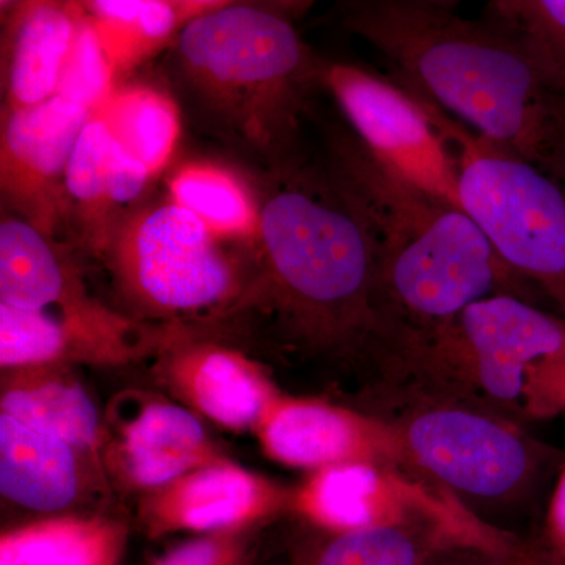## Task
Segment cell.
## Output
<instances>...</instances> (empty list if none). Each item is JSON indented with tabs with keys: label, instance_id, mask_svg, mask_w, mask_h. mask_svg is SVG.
Here are the masks:
<instances>
[{
	"label": "cell",
	"instance_id": "12",
	"mask_svg": "<svg viewBox=\"0 0 565 565\" xmlns=\"http://www.w3.org/2000/svg\"><path fill=\"white\" fill-rule=\"evenodd\" d=\"M255 433L267 457L286 467L313 473L334 465L375 463L419 476L393 427L359 408L280 393Z\"/></svg>",
	"mask_w": 565,
	"mask_h": 565
},
{
	"label": "cell",
	"instance_id": "3",
	"mask_svg": "<svg viewBox=\"0 0 565 565\" xmlns=\"http://www.w3.org/2000/svg\"><path fill=\"white\" fill-rule=\"evenodd\" d=\"M330 169L373 230L386 337L437 329L497 294L523 299L522 281L462 207L397 180L356 137L333 139Z\"/></svg>",
	"mask_w": 565,
	"mask_h": 565
},
{
	"label": "cell",
	"instance_id": "17",
	"mask_svg": "<svg viewBox=\"0 0 565 565\" xmlns=\"http://www.w3.org/2000/svg\"><path fill=\"white\" fill-rule=\"evenodd\" d=\"M2 11L3 109L50 102L84 17L82 2L25 0Z\"/></svg>",
	"mask_w": 565,
	"mask_h": 565
},
{
	"label": "cell",
	"instance_id": "24",
	"mask_svg": "<svg viewBox=\"0 0 565 565\" xmlns=\"http://www.w3.org/2000/svg\"><path fill=\"white\" fill-rule=\"evenodd\" d=\"M126 539L121 520L54 516L3 533L0 565H117Z\"/></svg>",
	"mask_w": 565,
	"mask_h": 565
},
{
	"label": "cell",
	"instance_id": "16",
	"mask_svg": "<svg viewBox=\"0 0 565 565\" xmlns=\"http://www.w3.org/2000/svg\"><path fill=\"white\" fill-rule=\"evenodd\" d=\"M151 180L150 172L93 114L76 141L65 178V215L73 217L88 250L103 256L111 234Z\"/></svg>",
	"mask_w": 565,
	"mask_h": 565
},
{
	"label": "cell",
	"instance_id": "31",
	"mask_svg": "<svg viewBox=\"0 0 565 565\" xmlns=\"http://www.w3.org/2000/svg\"><path fill=\"white\" fill-rule=\"evenodd\" d=\"M537 545L546 555L565 564V462L557 476L555 490L546 509L544 531Z\"/></svg>",
	"mask_w": 565,
	"mask_h": 565
},
{
	"label": "cell",
	"instance_id": "1",
	"mask_svg": "<svg viewBox=\"0 0 565 565\" xmlns=\"http://www.w3.org/2000/svg\"><path fill=\"white\" fill-rule=\"evenodd\" d=\"M253 184L255 280L236 315L269 319L282 351L374 370L385 327L377 245L363 211L332 169L321 173L292 161Z\"/></svg>",
	"mask_w": 565,
	"mask_h": 565
},
{
	"label": "cell",
	"instance_id": "8",
	"mask_svg": "<svg viewBox=\"0 0 565 565\" xmlns=\"http://www.w3.org/2000/svg\"><path fill=\"white\" fill-rule=\"evenodd\" d=\"M433 120L456 148L462 210L520 281L545 292L565 319V188L533 163L494 147L433 104Z\"/></svg>",
	"mask_w": 565,
	"mask_h": 565
},
{
	"label": "cell",
	"instance_id": "2",
	"mask_svg": "<svg viewBox=\"0 0 565 565\" xmlns=\"http://www.w3.org/2000/svg\"><path fill=\"white\" fill-rule=\"evenodd\" d=\"M341 20L405 90L565 188V81L508 22L467 20L434 0L349 2Z\"/></svg>",
	"mask_w": 565,
	"mask_h": 565
},
{
	"label": "cell",
	"instance_id": "20",
	"mask_svg": "<svg viewBox=\"0 0 565 565\" xmlns=\"http://www.w3.org/2000/svg\"><path fill=\"white\" fill-rule=\"evenodd\" d=\"M0 303L22 310L58 307L65 318L107 310L88 294L79 270L55 237L10 212L0 222Z\"/></svg>",
	"mask_w": 565,
	"mask_h": 565
},
{
	"label": "cell",
	"instance_id": "18",
	"mask_svg": "<svg viewBox=\"0 0 565 565\" xmlns=\"http://www.w3.org/2000/svg\"><path fill=\"white\" fill-rule=\"evenodd\" d=\"M96 456L0 414V493L28 511L61 514L95 482Z\"/></svg>",
	"mask_w": 565,
	"mask_h": 565
},
{
	"label": "cell",
	"instance_id": "13",
	"mask_svg": "<svg viewBox=\"0 0 565 565\" xmlns=\"http://www.w3.org/2000/svg\"><path fill=\"white\" fill-rule=\"evenodd\" d=\"M156 373L193 411L232 430H256L280 396L269 375L245 353L195 333L163 326Z\"/></svg>",
	"mask_w": 565,
	"mask_h": 565
},
{
	"label": "cell",
	"instance_id": "29",
	"mask_svg": "<svg viewBox=\"0 0 565 565\" xmlns=\"http://www.w3.org/2000/svg\"><path fill=\"white\" fill-rule=\"evenodd\" d=\"M255 527L217 531L178 546L156 565H248Z\"/></svg>",
	"mask_w": 565,
	"mask_h": 565
},
{
	"label": "cell",
	"instance_id": "10",
	"mask_svg": "<svg viewBox=\"0 0 565 565\" xmlns=\"http://www.w3.org/2000/svg\"><path fill=\"white\" fill-rule=\"evenodd\" d=\"M289 511L326 531L445 522L486 526L484 520L441 487L375 463H344L313 471L292 489Z\"/></svg>",
	"mask_w": 565,
	"mask_h": 565
},
{
	"label": "cell",
	"instance_id": "9",
	"mask_svg": "<svg viewBox=\"0 0 565 565\" xmlns=\"http://www.w3.org/2000/svg\"><path fill=\"white\" fill-rule=\"evenodd\" d=\"M321 87L382 169L416 191L462 207L451 145L422 99L351 63L323 62Z\"/></svg>",
	"mask_w": 565,
	"mask_h": 565
},
{
	"label": "cell",
	"instance_id": "5",
	"mask_svg": "<svg viewBox=\"0 0 565 565\" xmlns=\"http://www.w3.org/2000/svg\"><path fill=\"white\" fill-rule=\"evenodd\" d=\"M564 351V318L497 294L437 329L397 333L375 364L373 384L411 386L523 422L527 367Z\"/></svg>",
	"mask_w": 565,
	"mask_h": 565
},
{
	"label": "cell",
	"instance_id": "25",
	"mask_svg": "<svg viewBox=\"0 0 565 565\" xmlns=\"http://www.w3.org/2000/svg\"><path fill=\"white\" fill-rule=\"evenodd\" d=\"M169 199L195 215L222 239L255 244L259 202L255 184L214 162L192 161L169 180Z\"/></svg>",
	"mask_w": 565,
	"mask_h": 565
},
{
	"label": "cell",
	"instance_id": "15",
	"mask_svg": "<svg viewBox=\"0 0 565 565\" xmlns=\"http://www.w3.org/2000/svg\"><path fill=\"white\" fill-rule=\"evenodd\" d=\"M516 539L492 525L445 522L326 531L305 527L294 542L291 565H438L460 550L509 555Z\"/></svg>",
	"mask_w": 565,
	"mask_h": 565
},
{
	"label": "cell",
	"instance_id": "26",
	"mask_svg": "<svg viewBox=\"0 0 565 565\" xmlns=\"http://www.w3.org/2000/svg\"><path fill=\"white\" fill-rule=\"evenodd\" d=\"M95 115L152 178L167 169L182 128L181 110L172 96L150 85H126L115 88Z\"/></svg>",
	"mask_w": 565,
	"mask_h": 565
},
{
	"label": "cell",
	"instance_id": "23",
	"mask_svg": "<svg viewBox=\"0 0 565 565\" xmlns=\"http://www.w3.org/2000/svg\"><path fill=\"white\" fill-rule=\"evenodd\" d=\"M223 0H92L84 2L117 81L166 47L185 25L221 7Z\"/></svg>",
	"mask_w": 565,
	"mask_h": 565
},
{
	"label": "cell",
	"instance_id": "21",
	"mask_svg": "<svg viewBox=\"0 0 565 565\" xmlns=\"http://www.w3.org/2000/svg\"><path fill=\"white\" fill-rule=\"evenodd\" d=\"M68 364L6 370L0 407L31 429L93 452L102 440V422L90 394L70 374Z\"/></svg>",
	"mask_w": 565,
	"mask_h": 565
},
{
	"label": "cell",
	"instance_id": "19",
	"mask_svg": "<svg viewBox=\"0 0 565 565\" xmlns=\"http://www.w3.org/2000/svg\"><path fill=\"white\" fill-rule=\"evenodd\" d=\"M111 459L129 486L148 493L223 460L195 414L163 399H148L121 424Z\"/></svg>",
	"mask_w": 565,
	"mask_h": 565
},
{
	"label": "cell",
	"instance_id": "27",
	"mask_svg": "<svg viewBox=\"0 0 565 565\" xmlns=\"http://www.w3.org/2000/svg\"><path fill=\"white\" fill-rule=\"evenodd\" d=\"M117 88V77L88 14L82 17L57 95L95 114Z\"/></svg>",
	"mask_w": 565,
	"mask_h": 565
},
{
	"label": "cell",
	"instance_id": "14",
	"mask_svg": "<svg viewBox=\"0 0 565 565\" xmlns=\"http://www.w3.org/2000/svg\"><path fill=\"white\" fill-rule=\"evenodd\" d=\"M292 489L222 460L147 493L140 520L151 535L256 527L289 511Z\"/></svg>",
	"mask_w": 565,
	"mask_h": 565
},
{
	"label": "cell",
	"instance_id": "11",
	"mask_svg": "<svg viewBox=\"0 0 565 565\" xmlns=\"http://www.w3.org/2000/svg\"><path fill=\"white\" fill-rule=\"evenodd\" d=\"M92 111L54 96L28 109H2L0 193L3 210L55 237L65 217L71 154Z\"/></svg>",
	"mask_w": 565,
	"mask_h": 565
},
{
	"label": "cell",
	"instance_id": "4",
	"mask_svg": "<svg viewBox=\"0 0 565 565\" xmlns=\"http://www.w3.org/2000/svg\"><path fill=\"white\" fill-rule=\"evenodd\" d=\"M286 11L223 2L185 25L172 46L174 74L192 109L264 170L296 159L308 98L321 87L323 62Z\"/></svg>",
	"mask_w": 565,
	"mask_h": 565
},
{
	"label": "cell",
	"instance_id": "7",
	"mask_svg": "<svg viewBox=\"0 0 565 565\" xmlns=\"http://www.w3.org/2000/svg\"><path fill=\"white\" fill-rule=\"evenodd\" d=\"M364 411L393 427L416 473L465 505L520 500L546 455L519 419L411 386L374 382Z\"/></svg>",
	"mask_w": 565,
	"mask_h": 565
},
{
	"label": "cell",
	"instance_id": "30",
	"mask_svg": "<svg viewBox=\"0 0 565 565\" xmlns=\"http://www.w3.org/2000/svg\"><path fill=\"white\" fill-rule=\"evenodd\" d=\"M522 412L525 419L565 416V351L527 367Z\"/></svg>",
	"mask_w": 565,
	"mask_h": 565
},
{
	"label": "cell",
	"instance_id": "28",
	"mask_svg": "<svg viewBox=\"0 0 565 565\" xmlns=\"http://www.w3.org/2000/svg\"><path fill=\"white\" fill-rule=\"evenodd\" d=\"M487 11L526 36L565 81V0H504Z\"/></svg>",
	"mask_w": 565,
	"mask_h": 565
},
{
	"label": "cell",
	"instance_id": "22",
	"mask_svg": "<svg viewBox=\"0 0 565 565\" xmlns=\"http://www.w3.org/2000/svg\"><path fill=\"white\" fill-rule=\"evenodd\" d=\"M125 360V343L110 330L55 318L47 310L0 303L2 371L71 362L121 364Z\"/></svg>",
	"mask_w": 565,
	"mask_h": 565
},
{
	"label": "cell",
	"instance_id": "6",
	"mask_svg": "<svg viewBox=\"0 0 565 565\" xmlns=\"http://www.w3.org/2000/svg\"><path fill=\"white\" fill-rule=\"evenodd\" d=\"M102 258L128 310L163 326L228 321L255 280V244L222 239L170 199L137 204Z\"/></svg>",
	"mask_w": 565,
	"mask_h": 565
},
{
	"label": "cell",
	"instance_id": "33",
	"mask_svg": "<svg viewBox=\"0 0 565 565\" xmlns=\"http://www.w3.org/2000/svg\"><path fill=\"white\" fill-rule=\"evenodd\" d=\"M508 556L490 555L479 550H460L438 565H508Z\"/></svg>",
	"mask_w": 565,
	"mask_h": 565
},
{
	"label": "cell",
	"instance_id": "32",
	"mask_svg": "<svg viewBox=\"0 0 565 565\" xmlns=\"http://www.w3.org/2000/svg\"><path fill=\"white\" fill-rule=\"evenodd\" d=\"M508 565H565L546 555L537 544L516 542L514 550L509 553Z\"/></svg>",
	"mask_w": 565,
	"mask_h": 565
}]
</instances>
